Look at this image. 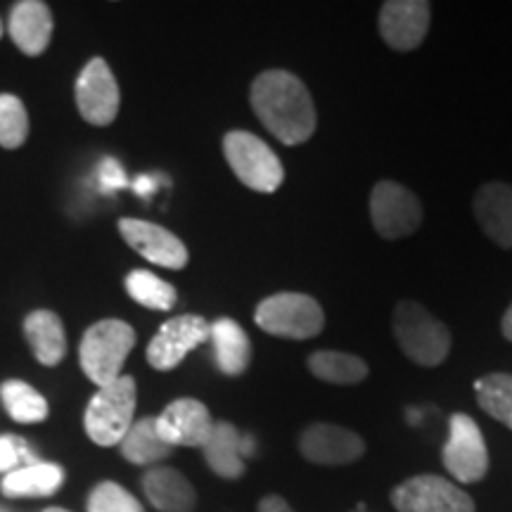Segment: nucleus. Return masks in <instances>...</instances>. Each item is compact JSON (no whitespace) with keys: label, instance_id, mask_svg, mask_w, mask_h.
Returning a JSON list of instances; mask_svg holds the SVG:
<instances>
[{"label":"nucleus","instance_id":"nucleus-9","mask_svg":"<svg viewBox=\"0 0 512 512\" xmlns=\"http://www.w3.org/2000/svg\"><path fill=\"white\" fill-rule=\"evenodd\" d=\"M396 512H475V501L458 484L439 475L406 479L392 491Z\"/></svg>","mask_w":512,"mask_h":512},{"label":"nucleus","instance_id":"nucleus-33","mask_svg":"<svg viewBox=\"0 0 512 512\" xmlns=\"http://www.w3.org/2000/svg\"><path fill=\"white\" fill-rule=\"evenodd\" d=\"M501 330H503V337H505V339H510V342H512V304L508 306V311L503 313Z\"/></svg>","mask_w":512,"mask_h":512},{"label":"nucleus","instance_id":"nucleus-37","mask_svg":"<svg viewBox=\"0 0 512 512\" xmlns=\"http://www.w3.org/2000/svg\"><path fill=\"white\" fill-rule=\"evenodd\" d=\"M0 34H3V29H0Z\"/></svg>","mask_w":512,"mask_h":512},{"label":"nucleus","instance_id":"nucleus-23","mask_svg":"<svg viewBox=\"0 0 512 512\" xmlns=\"http://www.w3.org/2000/svg\"><path fill=\"white\" fill-rule=\"evenodd\" d=\"M119 448L121 456L133 465H155L174 453V446H169L159 437L157 418H143L133 422L131 430L121 439Z\"/></svg>","mask_w":512,"mask_h":512},{"label":"nucleus","instance_id":"nucleus-30","mask_svg":"<svg viewBox=\"0 0 512 512\" xmlns=\"http://www.w3.org/2000/svg\"><path fill=\"white\" fill-rule=\"evenodd\" d=\"M38 463V458L31 453V448L22 437L15 434H3L0 437V472H15L19 467Z\"/></svg>","mask_w":512,"mask_h":512},{"label":"nucleus","instance_id":"nucleus-20","mask_svg":"<svg viewBox=\"0 0 512 512\" xmlns=\"http://www.w3.org/2000/svg\"><path fill=\"white\" fill-rule=\"evenodd\" d=\"M209 339L214 342V356L223 375L238 377L252 361V342L240 323L233 318H219L211 323Z\"/></svg>","mask_w":512,"mask_h":512},{"label":"nucleus","instance_id":"nucleus-21","mask_svg":"<svg viewBox=\"0 0 512 512\" xmlns=\"http://www.w3.org/2000/svg\"><path fill=\"white\" fill-rule=\"evenodd\" d=\"M24 335L38 363L43 366H57L67 356V337L64 325L53 311H34L24 320Z\"/></svg>","mask_w":512,"mask_h":512},{"label":"nucleus","instance_id":"nucleus-25","mask_svg":"<svg viewBox=\"0 0 512 512\" xmlns=\"http://www.w3.org/2000/svg\"><path fill=\"white\" fill-rule=\"evenodd\" d=\"M479 408L512 430V375L489 373L475 382Z\"/></svg>","mask_w":512,"mask_h":512},{"label":"nucleus","instance_id":"nucleus-13","mask_svg":"<svg viewBox=\"0 0 512 512\" xmlns=\"http://www.w3.org/2000/svg\"><path fill=\"white\" fill-rule=\"evenodd\" d=\"M119 233L128 247L136 249L152 264L171 268V271H181L188 264V247L171 230L157 226V223L143 219H121Z\"/></svg>","mask_w":512,"mask_h":512},{"label":"nucleus","instance_id":"nucleus-27","mask_svg":"<svg viewBox=\"0 0 512 512\" xmlns=\"http://www.w3.org/2000/svg\"><path fill=\"white\" fill-rule=\"evenodd\" d=\"M0 399H3L5 408H8L10 418L24 425H34L48 418V401L29 387L27 382L8 380L0 387Z\"/></svg>","mask_w":512,"mask_h":512},{"label":"nucleus","instance_id":"nucleus-3","mask_svg":"<svg viewBox=\"0 0 512 512\" xmlns=\"http://www.w3.org/2000/svg\"><path fill=\"white\" fill-rule=\"evenodd\" d=\"M394 337L413 363L437 368L451 351V332L418 302H399L394 309Z\"/></svg>","mask_w":512,"mask_h":512},{"label":"nucleus","instance_id":"nucleus-11","mask_svg":"<svg viewBox=\"0 0 512 512\" xmlns=\"http://www.w3.org/2000/svg\"><path fill=\"white\" fill-rule=\"evenodd\" d=\"M119 102V83L110 64L102 57H95L76 79V105L81 117L93 126H110L119 114Z\"/></svg>","mask_w":512,"mask_h":512},{"label":"nucleus","instance_id":"nucleus-10","mask_svg":"<svg viewBox=\"0 0 512 512\" xmlns=\"http://www.w3.org/2000/svg\"><path fill=\"white\" fill-rule=\"evenodd\" d=\"M209 328L211 323L202 316H195V313L166 320L147 347V363L159 373H169V370L181 366V361L192 349L207 342Z\"/></svg>","mask_w":512,"mask_h":512},{"label":"nucleus","instance_id":"nucleus-6","mask_svg":"<svg viewBox=\"0 0 512 512\" xmlns=\"http://www.w3.org/2000/svg\"><path fill=\"white\" fill-rule=\"evenodd\" d=\"M223 155L242 185L256 192H275L285 181L280 159L264 140L249 131H230L223 138Z\"/></svg>","mask_w":512,"mask_h":512},{"label":"nucleus","instance_id":"nucleus-2","mask_svg":"<svg viewBox=\"0 0 512 512\" xmlns=\"http://www.w3.org/2000/svg\"><path fill=\"white\" fill-rule=\"evenodd\" d=\"M136 347V330L124 320L105 318L91 325L81 339L79 361L88 380L107 387L121 377L128 354Z\"/></svg>","mask_w":512,"mask_h":512},{"label":"nucleus","instance_id":"nucleus-35","mask_svg":"<svg viewBox=\"0 0 512 512\" xmlns=\"http://www.w3.org/2000/svg\"><path fill=\"white\" fill-rule=\"evenodd\" d=\"M46 512H69V510H64V508H48Z\"/></svg>","mask_w":512,"mask_h":512},{"label":"nucleus","instance_id":"nucleus-8","mask_svg":"<svg viewBox=\"0 0 512 512\" xmlns=\"http://www.w3.org/2000/svg\"><path fill=\"white\" fill-rule=\"evenodd\" d=\"M370 219L384 240L413 235L422 223V204L415 192L394 181H380L370 192Z\"/></svg>","mask_w":512,"mask_h":512},{"label":"nucleus","instance_id":"nucleus-36","mask_svg":"<svg viewBox=\"0 0 512 512\" xmlns=\"http://www.w3.org/2000/svg\"><path fill=\"white\" fill-rule=\"evenodd\" d=\"M354 512H368V510H366V508H363V503H361V505H358V508H356Z\"/></svg>","mask_w":512,"mask_h":512},{"label":"nucleus","instance_id":"nucleus-7","mask_svg":"<svg viewBox=\"0 0 512 512\" xmlns=\"http://www.w3.org/2000/svg\"><path fill=\"white\" fill-rule=\"evenodd\" d=\"M441 463L458 484H475L489 472V451L484 434L470 415L453 413L448 420V439L441 448Z\"/></svg>","mask_w":512,"mask_h":512},{"label":"nucleus","instance_id":"nucleus-32","mask_svg":"<svg viewBox=\"0 0 512 512\" xmlns=\"http://www.w3.org/2000/svg\"><path fill=\"white\" fill-rule=\"evenodd\" d=\"M259 512H294V510L283 496H264L259 503Z\"/></svg>","mask_w":512,"mask_h":512},{"label":"nucleus","instance_id":"nucleus-24","mask_svg":"<svg viewBox=\"0 0 512 512\" xmlns=\"http://www.w3.org/2000/svg\"><path fill=\"white\" fill-rule=\"evenodd\" d=\"M309 370L318 380L332 384H358L368 377V363L347 351L320 349L309 356Z\"/></svg>","mask_w":512,"mask_h":512},{"label":"nucleus","instance_id":"nucleus-16","mask_svg":"<svg viewBox=\"0 0 512 512\" xmlns=\"http://www.w3.org/2000/svg\"><path fill=\"white\" fill-rule=\"evenodd\" d=\"M475 216L482 230L498 247H512V185L486 183L475 195Z\"/></svg>","mask_w":512,"mask_h":512},{"label":"nucleus","instance_id":"nucleus-22","mask_svg":"<svg viewBox=\"0 0 512 512\" xmlns=\"http://www.w3.org/2000/svg\"><path fill=\"white\" fill-rule=\"evenodd\" d=\"M64 482V470L57 463H38L19 467L5 475L0 489L8 498H46L60 491Z\"/></svg>","mask_w":512,"mask_h":512},{"label":"nucleus","instance_id":"nucleus-34","mask_svg":"<svg viewBox=\"0 0 512 512\" xmlns=\"http://www.w3.org/2000/svg\"><path fill=\"white\" fill-rule=\"evenodd\" d=\"M150 188H152L150 178H140V183L136 185V190H138V192H143V195H145V192H150Z\"/></svg>","mask_w":512,"mask_h":512},{"label":"nucleus","instance_id":"nucleus-17","mask_svg":"<svg viewBox=\"0 0 512 512\" xmlns=\"http://www.w3.org/2000/svg\"><path fill=\"white\" fill-rule=\"evenodd\" d=\"M10 36L24 55L46 53L50 36H53V15L46 3L24 0L12 10Z\"/></svg>","mask_w":512,"mask_h":512},{"label":"nucleus","instance_id":"nucleus-19","mask_svg":"<svg viewBox=\"0 0 512 512\" xmlns=\"http://www.w3.org/2000/svg\"><path fill=\"white\" fill-rule=\"evenodd\" d=\"M204 460L209 470L223 479H240L245 475V458H242V434L230 422H214L209 439L202 446Z\"/></svg>","mask_w":512,"mask_h":512},{"label":"nucleus","instance_id":"nucleus-1","mask_svg":"<svg viewBox=\"0 0 512 512\" xmlns=\"http://www.w3.org/2000/svg\"><path fill=\"white\" fill-rule=\"evenodd\" d=\"M249 105L273 138L302 145L316 131V105L304 81L285 69H268L249 88Z\"/></svg>","mask_w":512,"mask_h":512},{"label":"nucleus","instance_id":"nucleus-18","mask_svg":"<svg viewBox=\"0 0 512 512\" xmlns=\"http://www.w3.org/2000/svg\"><path fill=\"white\" fill-rule=\"evenodd\" d=\"M147 501L159 512H188L197 503L192 484L174 467H152L143 475Z\"/></svg>","mask_w":512,"mask_h":512},{"label":"nucleus","instance_id":"nucleus-5","mask_svg":"<svg viewBox=\"0 0 512 512\" xmlns=\"http://www.w3.org/2000/svg\"><path fill=\"white\" fill-rule=\"evenodd\" d=\"M256 325L273 337L311 339L325 328V313L316 299L304 292H278L256 306Z\"/></svg>","mask_w":512,"mask_h":512},{"label":"nucleus","instance_id":"nucleus-31","mask_svg":"<svg viewBox=\"0 0 512 512\" xmlns=\"http://www.w3.org/2000/svg\"><path fill=\"white\" fill-rule=\"evenodd\" d=\"M100 181H102V188L105 190H112V188H121L124 185V171H121V166L114 162V159H107L105 164H102L100 169Z\"/></svg>","mask_w":512,"mask_h":512},{"label":"nucleus","instance_id":"nucleus-26","mask_svg":"<svg viewBox=\"0 0 512 512\" xmlns=\"http://www.w3.org/2000/svg\"><path fill=\"white\" fill-rule=\"evenodd\" d=\"M126 290L133 302L152 311H171L176 306L178 292L174 285L157 278L150 271H131L126 275Z\"/></svg>","mask_w":512,"mask_h":512},{"label":"nucleus","instance_id":"nucleus-14","mask_svg":"<svg viewBox=\"0 0 512 512\" xmlns=\"http://www.w3.org/2000/svg\"><path fill=\"white\" fill-rule=\"evenodd\" d=\"M299 451L316 465H349L366 453V441L347 427L316 422L299 437Z\"/></svg>","mask_w":512,"mask_h":512},{"label":"nucleus","instance_id":"nucleus-29","mask_svg":"<svg viewBox=\"0 0 512 512\" xmlns=\"http://www.w3.org/2000/svg\"><path fill=\"white\" fill-rule=\"evenodd\" d=\"M88 512H145L138 498L128 494L124 486L117 482H100L88 494Z\"/></svg>","mask_w":512,"mask_h":512},{"label":"nucleus","instance_id":"nucleus-12","mask_svg":"<svg viewBox=\"0 0 512 512\" xmlns=\"http://www.w3.org/2000/svg\"><path fill=\"white\" fill-rule=\"evenodd\" d=\"M382 41L399 53H411L425 41L430 31V3L425 0H389L382 5L380 19Z\"/></svg>","mask_w":512,"mask_h":512},{"label":"nucleus","instance_id":"nucleus-15","mask_svg":"<svg viewBox=\"0 0 512 512\" xmlns=\"http://www.w3.org/2000/svg\"><path fill=\"white\" fill-rule=\"evenodd\" d=\"M211 420L209 408L197 399H176L157 418V432L169 446L202 448L209 439Z\"/></svg>","mask_w":512,"mask_h":512},{"label":"nucleus","instance_id":"nucleus-38","mask_svg":"<svg viewBox=\"0 0 512 512\" xmlns=\"http://www.w3.org/2000/svg\"><path fill=\"white\" fill-rule=\"evenodd\" d=\"M0 512H5V510H0Z\"/></svg>","mask_w":512,"mask_h":512},{"label":"nucleus","instance_id":"nucleus-28","mask_svg":"<svg viewBox=\"0 0 512 512\" xmlns=\"http://www.w3.org/2000/svg\"><path fill=\"white\" fill-rule=\"evenodd\" d=\"M29 136V117L24 102L15 95H0V145L15 150Z\"/></svg>","mask_w":512,"mask_h":512},{"label":"nucleus","instance_id":"nucleus-4","mask_svg":"<svg viewBox=\"0 0 512 512\" xmlns=\"http://www.w3.org/2000/svg\"><path fill=\"white\" fill-rule=\"evenodd\" d=\"M133 413H136V380L131 375H121L107 387H100L88 403L83 415L86 434L102 448L119 446L131 430Z\"/></svg>","mask_w":512,"mask_h":512}]
</instances>
